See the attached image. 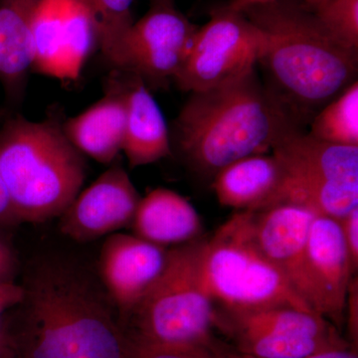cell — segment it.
<instances>
[{"label": "cell", "instance_id": "3957f363", "mask_svg": "<svg viewBox=\"0 0 358 358\" xmlns=\"http://www.w3.org/2000/svg\"><path fill=\"white\" fill-rule=\"evenodd\" d=\"M299 122L259 80L256 69L214 88L190 93L173 122L171 148L200 173L267 154Z\"/></svg>", "mask_w": 358, "mask_h": 358}, {"label": "cell", "instance_id": "5bb4252c", "mask_svg": "<svg viewBox=\"0 0 358 358\" xmlns=\"http://www.w3.org/2000/svg\"><path fill=\"white\" fill-rule=\"evenodd\" d=\"M289 173L358 186V147L336 145L294 129L272 148Z\"/></svg>", "mask_w": 358, "mask_h": 358}, {"label": "cell", "instance_id": "7c38bea8", "mask_svg": "<svg viewBox=\"0 0 358 358\" xmlns=\"http://www.w3.org/2000/svg\"><path fill=\"white\" fill-rule=\"evenodd\" d=\"M249 211L252 233L259 248L310 308L307 242L315 214L289 204Z\"/></svg>", "mask_w": 358, "mask_h": 358}, {"label": "cell", "instance_id": "8992f818", "mask_svg": "<svg viewBox=\"0 0 358 358\" xmlns=\"http://www.w3.org/2000/svg\"><path fill=\"white\" fill-rule=\"evenodd\" d=\"M205 278L224 313L294 308L313 312L259 248L250 211H238L206 241Z\"/></svg>", "mask_w": 358, "mask_h": 358}, {"label": "cell", "instance_id": "836d02e7", "mask_svg": "<svg viewBox=\"0 0 358 358\" xmlns=\"http://www.w3.org/2000/svg\"><path fill=\"white\" fill-rule=\"evenodd\" d=\"M329 0H303V6L308 10L313 11L319 8L320 6H324Z\"/></svg>", "mask_w": 358, "mask_h": 358}, {"label": "cell", "instance_id": "d4e9b609", "mask_svg": "<svg viewBox=\"0 0 358 358\" xmlns=\"http://www.w3.org/2000/svg\"><path fill=\"white\" fill-rule=\"evenodd\" d=\"M313 13L334 40L358 51V0H329Z\"/></svg>", "mask_w": 358, "mask_h": 358}, {"label": "cell", "instance_id": "52a82bcc", "mask_svg": "<svg viewBox=\"0 0 358 358\" xmlns=\"http://www.w3.org/2000/svg\"><path fill=\"white\" fill-rule=\"evenodd\" d=\"M260 47L256 26L243 13L221 7L197 28L173 81L188 93L227 83L256 69Z\"/></svg>", "mask_w": 358, "mask_h": 358}, {"label": "cell", "instance_id": "30bf717a", "mask_svg": "<svg viewBox=\"0 0 358 358\" xmlns=\"http://www.w3.org/2000/svg\"><path fill=\"white\" fill-rule=\"evenodd\" d=\"M141 197L126 169L114 164L60 216L61 231L79 242L92 241L133 223Z\"/></svg>", "mask_w": 358, "mask_h": 358}, {"label": "cell", "instance_id": "603a6c76", "mask_svg": "<svg viewBox=\"0 0 358 358\" xmlns=\"http://www.w3.org/2000/svg\"><path fill=\"white\" fill-rule=\"evenodd\" d=\"M310 133L336 145L358 147V83L353 82L310 122Z\"/></svg>", "mask_w": 358, "mask_h": 358}, {"label": "cell", "instance_id": "9c48e42d", "mask_svg": "<svg viewBox=\"0 0 358 358\" xmlns=\"http://www.w3.org/2000/svg\"><path fill=\"white\" fill-rule=\"evenodd\" d=\"M196 30L173 3H152L127 35L122 72L141 78L145 83L173 79Z\"/></svg>", "mask_w": 358, "mask_h": 358}, {"label": "cell", "instance_id": "44dd1931", "mask_svg": "<svg viewBox=\"0 0 358 358\" xmlns=\"http://www.w3.org/2000/svg\"><path fill=\"white\" fill-rule=\"evenodd\" d=\"M277 204L294 205L315 216L341 220L358 207V186L338 185L285 171L282 185L268 207Z\"/></svg>", "mask_w": 358, "mask_h": 358}, {"label": "cell", "instance_id": "4316f807", "mask_svg": "<svg viewBox=\"0 0 358 358\" xmlns=\"http://www.w3.org/2000/svg\"><path fill=\"white\" fill-rule=\"evenodd\" d=\"M355 273L358 267V207L339 220Z\"/></svg>", "mask_w": 358, "mask_h": 358}, {"label": "cell", "instance_id": "f546056e", "mask_svg": "<svg viewBox=\"0 0 358 358\" xmlns=\"http://www.w3.org/2000/svg\"><path fill=\"white\" fill-rule=\"evenodd\" d=\"M23 298V288L16 284L0 287V317L6 310L17 306Z\"/></svg>", "mask_w": 358, "mask_h": 358}, {"label": "cell", "instance_id": "4dcf8cb0", "mask_svg": "<svg viewBox=\"0 0 358 358\" xmlns=\"http://www.w3.org/2000/svg\"><path fill=\"white\" fill-rule=\"evenodd\" d=\"M305 358H358L357 352L350 350L348 348H333V350H324L315 353Z\"/></svg>", "mask_w": 358, "mask_h": 358}, {"label": "cell", "instance_id": "ba28073f", "mask_svg": "<svg viewBox=\"0 0 358 358\" xmlns=\"http://www.w3.org/2000/svg\"><path fill=\"white\" fill-rule=\"evenodd\" d=\"M98 36L93 18L79 0H41L33 18L32 68L61 80H75Z\"/></svg>", "mask_w": 358, "mask_h": 358}, {"label": "cell", "instance_id": "f1b7e54d", "mask_svg": "<svg viewBox=\"0 0 358 358\" xmlns=\"http://www.w3.org/2000/svg\"><path fill=\"white\" fill-rule=\"evenodd\" d=\"M20 223L14 212L10 197L7 192L6 183L0 171V228L8 227Z\"/></svg>", "mask_w": 358, "mask_h": 358}, {"label": "cell", "instance_id": "e0dca14e", "mask_svg": "<svg viewBox=\"0 0 358 358\" xmlns=\"http://www.w3.org/2000/svg\"><path fill=\"white\" fill-rule=\"evenodd\" d=\"M284 178V166L274 155H253L220 169L212 188L224 206L261 210L273 201Z\"/></svg>", "mask_w": 358, "mask_h": 358}, {"label": "cell", "instance_id": "d6986e66", "mask_svg": "<svg viewBox=\"0 0 358 358\" xmlns=\"http://www.w3.org/2000/svg\"><path fill=\"white\" fill-rule=\"evenodd\" d=\"M131 224L136 236L162 247L194 241L202 230L194 206L166 188L152 190L141 199Z\"/></svg>", "mask_w": 358, "mask_h": 358}, {"label": "cell", "instance_id": "e575fe53", "mask_svg": "<svg viewBox=\"0 0 358 358\" xmlns=\"http://www.w3.org/2000/svg\"><path fill=\"white\" fill-rule=\"evenodd\" d=\"M225 358H253L249 357V355H243L238 352H231L226 348Z\"/></svg>", "mask_w": 358, "mask_h": 358}, {"label": "cell", "instance_id": "6da1fadb", "mask_svg": "<svg viewBox=\"0 0 358 358\" xmlns=\"http://www.w3.org/2000/svg\"><path fill=\"white\" fill-rule=\"evenodd\" d=\"M22 288L20 320L3 327L7 358H127L114 303L81 271L44 262Z\"/></svg>", "mask_w": 358, "mask_h": 358}, {"label": "cell", "instance_id": "277c9868", "mask_svg": "<svg viewBox=\"0 0 358 358\" xmlns=\"http://www.w3.org/2000/svg\"><path fill=\"white\" fill-rule=\"evenodd\" d=\"M86 167L57 120L17 115L0 129V171L20 223L60 217L81 192Z\"/></svg>", "mask_w": 358, "mask_h": 358}, {"label": "cell", "instance_id": "cb8c5ba5", "mask_svg": "<svg viewBox=\"0 0 358 358\" xmlns=\"http://www.w3.org/2000/svg\"><path fill=\"white\" fill-rule=\"evenodd\" d=\"M238 352L253 358H305L315 353L348 348L338 334L329 336H261L237 339Z\"/></svg>", "mask_w": 358, "mask_h": 358}, {"label": "cell", "instance_id": "d590c367", "mask_svg": "<svg viewBox=\"0 0 358 358\" xmlns=\"http://www.w3.org/2000/svg\"><path fill=\"white\" fill-rule=\"evenodd\" d=\"M152 3H173V0H150Z\"/></svg>", "mask_w": 358, "mask_h": 358}, {"label": "cell", "instance_id": "2e32d148", "mask_svg": "<svg viewBox=\"0 0 358 358\" xmlns=\"http://www.w3.org/2000/svg\"><path fill=\"white\" fill-rule=\"evenodd\" d=\"M133 79L124 84L126 129L122 152L134 169L169 157L173 148L171 131L159 103L141 78L133 75Z\"/></svg>", "mask_w": 358, "mask_h": 358}, {"label": "cell", "instance_id": "5b68a950", "mask_svg": "<svg viewBox=\"0 0 358 358\" xmlns=\"http://www.w3.org/2000/svg\"><path fill=\"white\" fill-rule=\"evenodd\" d=\"M206 241L169 250L159 279L120 322L127 339L155 345L214 341L217 312L205 278Z\"/></svg>", "mask_w": 358, "mask_h": 358}, {"label": "cell", "instance_id": "1f68e13d", "mask_svg": "<svg viewBox=\"0 0 358 358\" xmlns=\"http://www.w3.org/2000/svg\"><path fill=\"white\" fill-rule=\"evenodd\" d=\"M274 1V0H232L230 2L229 7L232 10L238 11V13H241V11L245 10V9L248 8V7L258 6V4H264L268 3V2Z\"/></svg>", "mask_w": 358, "mask_h": 358}, {"label": "cell", "instance_id": "9a60e30c", "mask_svg": "<svg viewBox=\"0 0 358 358\" xmlns=\"http://www.w3.org/2000/svg\"><path fill=\"white\" fill-rule=\"evenodd\" d=\"M106 96L63 124L66 136L82 152L101 164H112L122 150L126 129L124 84L110 82Z\"/></svg>", "mask_w": 358, "mask_h": 358}, {"label": "cell", "instance_id": "ac0fdd59", "mask_svg": "<svg viewBox=\"0 0 358 358\" xmlns=\"http://www.w3.org/2000/svg\"><path fill=\"white\" fill-rule=\"evenodd\" d=\"M40 1L0 0V83L13 107L22 102L32 68V23Z\"/></svg>", "mask_w": 358, "mask_h": 358}, {"label": "cell", "instance_id": "8fae6325", "mask_svg": "<svg viewBox=\"0 0 358 358\" xmlns=\"http://www.w3.org/2000/svg\"><path fill=\"white\" fill-rule=\"evenodd\" d=\"M310 308L336 324L345 317L355 274L339 220L315 216L307 242Z\"/></svg>", "mask_w": 358, "mask_h": 358}, {"label": "cell", "instance_id": "7402d4cb", "mask_svg": "<svg viewBox=\"0 0 358 358\" xmlns=\"http://www.w3.org/2000/svg\"><path fill=\"white\" fill-rule=\"evenodd\" d=\"M95 24L98 46L115 69L124 71V44L134 24V0H79Z\"/></svg>", "mask_w": 358, "mask_h": 358}, {"label": "cell", "instance_id": "7a4b0ae2", "mask_svg": "<svg viewBox=\"0 0 358 358\" xmlns=\"http://www.w3.org/2000/svg\"><path fill=\"white\" fill-rule=\"evenodd\" d=\"M241 13L261 33L266 87L299 124L357 81V52L334 40L303 3L274 0Z\"/></svg>", "mask_w": 358, "mask_h": 358}, {"label": "cell", "instance_id": "83f0119b", "mask_svg": "<svg viewBox=\"0 0 358 358\" xmlns=\"http://www.w3.org/2000/svg\"><path fill=\"white\" fill-rule=\"evenodd\" d=\"M16 259L13 249L0 237V287L15 284Z\"/></svg>", "mask_w": 358, "mask_h": 358}, {"label": "cell", "instance_id": "4fadbf2b", "mask_svg": "<svg viewBox=\"0 0 358 358\" xmlns=\"http://www.w3.org/2000/svg\"><path fill=\"white\" fill-rule=\"evenodd\" d=\"M169 250L136 235H110L103 243L100 272L121 322L166 267Z\"/></svg>", "mask_w": 358, "mask_h": 358}, {"label": "cell", "instance_id": "d6a6232c", "mask_svg": "<svg viewBox=\"0 0 358 358\" xmlns=\"http://www.w3.org/2000/svg\"><path fill=\"white\" fill-rule=\"evenodd\" d=\"M0 358H7L6 336L1 324H0Z\"/></svg>", "mask_w": 358, "mask_h": 358}, {"label": "cell", "instance_id": "484cf974", "mask_svg": "<svg viewBox=\"0 0 358 358\" xmlns=\"http://www.w3.org/2000/svg\"><path fill=\"white\" fill-rule=\"evenodd\" d=\"M226 348L215 341L185 345H155L127 339V358H225Z\"/></svg>", "mask_w": 358, "mask_h": 358}, {"label": "cell", "instance_id": "ffe728a7", "mask_svg": "<svg viewBox=\"0 0 358 358\" xmlns=\"http://www.w3.org/2000/svg\"><path fill=\"white\" fill-rule=\"evenodd\" d=\"M229 329L236 339L271 336H322L338 334L336 327L319 313L294 308H271L255 312H217L216 324Z\"/></svg>", "mask_w": 358, "mask_h": 358}]
</instances>
